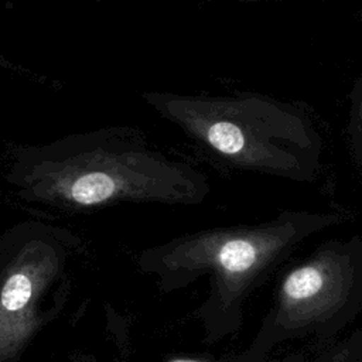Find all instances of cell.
Returning <instances> with one entry per match:
<instances>
[{"mask_svg":"<svg viewBox=\"0 0 362 362\" xmlns=\"http://www.w3.org/2000/svg\"><path fill=\"white\" fill-rule=\"evenodd\" d=\"M171 362H199V361H194V359H175Z\"/></svg>","mask_w":362,"mask_h":362,"instance_id":"9c48e42d","label":"cell"},{"mask_svg":"<svg viewBox=\"0 0 362 362\" xmlns=\"http://www.w3.org/2000/svg\"><path fill=\"white\" fill-rule=\"evenodd\" d=\"M301 362H362V327L354 329L345 338L321 348V351Z\"/></svg>","mask_w":362,"mask_h":362,"instance_id":"52a82bcc","label":"cell"},{"mask_svg":"<svg viewBox=\"0 0 362 362\" xmlns=\"http://www.w3.org/2000/svg\"><path fill=\"white\" fill-rule=\"evenodd\" d=\"M34 293V283L28 273L14 272L4 281L0 291V328L6 324H17V317L24 311Z\"/></svg>","mask_w":362,"mask_h":362,"instance_id":"5b68a950","label":"cell"},{"mask_svg":"<svg viewBox=\"0 0 362 362\" xmlns=\"http://www.w3.org/2000/svg\"><path fill=\"white\" fill-rule=\"evenodd\" d=\"M342 222L335 212L283 209L260 223L198 233L181 243V259L214 272L218 310L238 322L243 300L267 281L304 240Z\"/></svg>","mask_w":362,"mask_h":362,"instance_id":"277c9868","label":"cell"},{"mask_svg":"<svg viewBox=\"0 0 362 362\" xmlns=\"http://www.w3.org/2000/svg\"><path fill=\"white\" fill-rule=\"evenodd\" d=\"M0 66H3V68H10V69H14V66L1 55V52H0Z\"/></svg>","mask_w":362,"mask_h":362,"instance_id":"ba28073f","label":"cell"},{"mask_svg":"<svg viewBox=\"0 0 362 362\" xmlns=\"http://www.w3.org/2000/svg\"><path fill=\"white\" fill-rule=\"evenodd\" d=\"M362 314V236L329 239L277 277L249 356L269 358L281 344H334Z\"/></svg>","mask_w":362,"mask_h":362,"instance_id":"3957f363","label":"cell"},{"mask_svg":"<svg viewBox=\"0 0 362 362\" xmlns=\"http://www.w3.org/2000/svg\"><path fill=\"white\" fill-rule=\"evenodd\" d=\"M362 23V8L359 13ZM346 140L354 163L362 170V72L349 92V110L346 122Z\"/></svg>","mask_w":362,"mask_h":362,"instance_id":"8992f818","label":"cell"},{"mask_svg":"<svg viewBox=\"0 0 362 362\" xmlns=\"http://www.w3.org/2000/svg\"><path fill=\"white\" fill-rule=\"evenodd\" d=\"M141 99L230 167L297 182L320 174L322 137L300 103L259 92H144Z\"/></svg>","mask_w":362,"mask_h":362,"instance_id":"7a4b0ae2","label":"cell"},{"mask_svg":"<svg viewBox=\"0 0 362 362\" xmlns=\"http://www.w3.org/2000/svg\"><path fill=\"white\" fill-rule=\"evenodd\" d=\"M4 180L25 201L62 209L123 201L198 204L209 192L204 173L119 126L17 147Z\"/></svg>","mask_w":362,"mask_h":362,"instance_id":"6da1fadb","label":"cell"}]
</instances>
